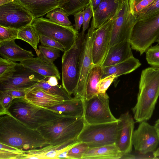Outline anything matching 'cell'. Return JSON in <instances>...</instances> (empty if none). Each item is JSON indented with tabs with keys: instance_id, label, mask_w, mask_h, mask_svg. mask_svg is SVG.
Here are the masks:
<instances>
[{
	"instance_id": "cell-51",
	"label": "cell",
	"mask_w": 159,
	"mask_h": 159,
	"mask_svg": "<svg viewBox=\"0 0 159 159\" xmlns=\"http://www.w3.org/2000/svg\"><path fill=\"white\" fill-rule=\"evenodd\" d=\"M156 42H157L158 43H159V37L156 40Z\"/></svg>"
},
{
	"instance_id": "cell-3",
	"label": "cell",
	"mask_w": 159,
	"mask_h": 159,
	"mask_svg": "<svg viewBox=\"0 0 159 159\" xmlns=\"http://www.w3.org/2000/svg\"><path fill=\"white\" fill-rule=\"evenodd\" d=\"M85 124L84 117L60 116L37 130L50 145L54 146L77 139Z\"/></svg>"
},
{
	"instance_id": "cell-18",
	"label": "cell",
	"mask_w": 159,
	"mask_h": 159,
	"mask_svg": "<svg viewBox=\"0 0 159 159\" xmlns=\"http://www.w3.org/2000/svg\"><path fill=\"white\" fill-rule=\"evenodd\" d=\"M25 92L24 99L35 106L44 108L58 104L65 100L61 96L39 87L27 89Z\"/></svg>"
},
{
	"instance_id": "cell-21",
	"label": "cell",
	"mask_w": 159,
	"mask_h": 159,
	"mask_svg": "<svg viewBox=\"0 0 159 159\" xmlns=\"http://www.w3.org/2000/svg\"><path fill=\"white\" fill-rule=\"evenodd\" d=\"M129 40L110 47L101 66L104 67L115 65L133 56Z\"/></svg>"
},
{
	"instance_id": "cell-15",
	"label": "cell",
	"mask_w": 159,
	"mask_h": 159,
	"mask_svg": "<svg viewBox=\"0 0 159 159\" xmlns=\"http://www.w3.org/2000/svg\"><path fill=\"white\" fill-rule=\"evenodd\" d=\"M113 18L93 31L92 57L94 65L101 66L109 50Z\"/></svg>"
},
{
	"instance_id": "cell-13",
	"label": "cell",
	"mask_w": 159,
	"mask_h": 159,
	"mask_svg": "<svg viewBox=\"0 0 159 159\" xmlns=\"http://www.w3.org/2000/svg\"><path fill=\"white\" fill-rule=\"evenodd\" d=\"M146 121L140 123L132 136V144L135 150L143 155L153 153L159 144L157 129Z\"/></svg>"
},
{
	"instance_id": "cell-50",
	"label": "cell",
	"mask_w": 159,
	"mask_h": 159,
	"mask_svg": "<svg viewBox=\"0 0 159 159\" xmlns=\"http://www.w3.org/2000/svg\"><path fill=\"white\" fill-rule=\"evenodd\" d=\"M154 126L158 130H159V119L155 122Z\"/></svg>"
},
{
	"instance_id": "cell-17",
	"label": "cell",
	"mask_w": 159,
	"mask_h": 159,
	"mask_svg": "<svg viewBox=\"0 0 159 159\" xmlns=\"http://www.w3.org/2000/svg\"><path fill=\"white\" fill-rule=\"evenodd\" d=\"M80 142L76 139L59 145H50L39 149L20 151L17 159H58L61 153L68 151Z\"/></svg>"
},
{
	"instance_id": "cell-6",
	"label": "cell",
	"mask_w": 159,
	"mask_h": 159,
	"mask_svg": "<svg viewBox=\"0 0 159 159\" xmlns=\"http://www.w3.org/2000/svg\"><path fill=\"white\" fill-rule=\"evenodd\" d=\"M118 119L112 122L94 124H85L77 139L87 143L89 148L115 143L117 136Z\"/></svg>"
},
{
	"instance_id": "cell-37",
	"label": "cell",
	"mask_w": 159,
	"mask_h": 159,
	"mask_svg": "<svg viewBox=\"0 0 159 159\" xmlns=\"http://www.w3.org/2000/svg\"><path fill=\"white\" fill-rule=\"evenodd\" d=\"M0 159H17L20 150L0 143Z\"/></svg>"
},
{
	"instance_id": "cell-20",
	"label": "cell",
	"mask_w": 159,
	"mask_h": 159,
	"mask_svg": "<svg viewBox=\"0 0 159 159\" xmlns=\"http://www.w3.org/2000/svg\"><path fill=\"white\" fill-rule=\"evenodd\" d=\"M123 0H102L93 13L91 26L96 29L112 18Z\"/></svg>"
},
{
	"instance_id": "cell-26",
	"label": "cell",
	"mask_w": 159,
	"mask_h": 159,
	"mask_svg": "<svg viewBox=\"0 0 159 159\" xmlns=\"http://www.w3.org/2000/svg\"><path fill=\"white\" fill-rule=\"evenodd\" d=\"M141 65L139 60L134 56L115 65L102 67V79L108 75L115 74L118 77L123 75L129 73Z\"/></svg>"
},
{
	"instance_id": "cell-36",
	"label": "cell",
	"mask_w": 159,
	"mask_h": 159,
	"mask_svg": "<svg viewBox=\"0 0 159 159\" xmlns=\"http://www.w3.org/2000/svg\"><path fill=\"white\" fill-rule=\"evenodd\" d=\"M145 52L148 63L152 66L159 67V44L151 46Z\"/></svg>"
},
{
	"instance_id": "cell-34",
	"label": "cell",
	"mask_w": 159,
	"mask_h": 159,
	"mask_svg": "<svg viewBox=\"0 0 159 159\" xmlns=\"http://www.w3.org/2000/svg\"><path fill=\"white\" fill-rule=\"evenodd\" d=\"M159 14V0H155L148 7L135 15L137 21L147 19Z\"/></svg>"
},
{
	"instance_id": "cell-30",
	"label": "cell",
	"mask_w": 159,
	"mask_h": 159,
	"mask_svg": "<svg viewBox=\"0 0 159 159\" xmlns=\"http://www.w3.org/2000/svg\"><path fill=\"white\" fill-rule=\"evenodd\" d=\"M90 1V0H66V3L61 8L69 16L84 10L89 5Z\"/></svg>"
},
{
	"instance_id": "cell-8",
	"label": "cell",
	"mask_w": 159,
	"mask_h": 159,
	"mask_svg": "<svg viewBox=\"0 0 159 159\" xmlns=\"http://www.w3.org/2000/svg\"><path fill=\"white\" fill-rule=\"evenodd\" d=\"M32 24L39 34L53 39L61 44L64 52L72 46L79 33L72 25H61L42 17L34 19Z\"/></svg>"
},
{
	"instance_id": "cell-23",
	"label": "cell",
	"mask_w": 159,
	"mask_h": 159,
	"mask_svg": "<svg viewBox=\"0 0 159 159\" xmlns=\"http://www.w3.org/2000/svg\"><path fill=\"white\" fill-rule=\"evenodd\" d=\"M15 40L0 42V54L2 58L20 62L34 57L31 51L21 48L16 43Z\"/></svg>"
},
{
	"instance_id": "cell-43",
	"label": "cell",
	"mask_w": 159,
	"mask_h": 159,
	"mask_svg": "<svg viewBox=\"0 0 159 159\" xmlns=\"http://www.w3.org/2000/svg\"><path fill=\"white\" fill-rule=\"evenodd\" d=\"M84 22L83 24L82 31L83 33L88 29L91 18L93 16V12L89 5L84 10Z\"/></svg>"
},
{
	"instance_id": "cell-11",
	"label": "cell",
	"mask_w": 159,
	"mask_h": 159,
	"mask_svg": "<svg viewBox=\"0 0 159 159\" xmlns=\"http://www.w3.org/2000/svg\"><path fill=\"white\" fill-rule=\"evenodd\" d=\"M34 18L19 0L0 6V25L20 30L32 23Z\"/></svg>"
},
{
	"instance_id": "cell-2",
	"label": "cell",
	"mask_w": 159,
	"mask_h": 159,
	"mask_svg": "<svg viewBox=\"0 0 159 159\" xmlns=\"http://www.w3.org/2000/svg\"><path fill=\"white\" fill-rule=\"evenodd\" d=\"M159 96V67L147 68L141 72L137 102L132 109L136 122L150 119Z\"/></svg>"
},
{
	"instance_id": "cell-31",
	"label": "cell",
	"mask_w": 159,
	"mask_h": 159,
	"mask_svg": "<svg viewBox=\"0 0 159 159\" xmlns=\"http://www.w3.org/2000/svg\"><path fill=\"white\" fill-rule=\"evenodd\" d=\"M68 16L66 12L60 8L53 10L46 15V17L53 22L63 26H70L71 25V23Z\"/></svg>"
},
{
	"instance_id": "cell-12",
	"label": "cell",
	"mask_w": 159,
	"mask_h": 159,
	"mask_svg": "<svg viewBox=\"0 0 159 159\" xmlns=\"http://www.w3.org/2000/svg\"><path fill=\"white\" fill-rule=\"evenodd\" d=\"M95 30L91 26L85 35L80 57L79 80L76 90L73 94L75 97L84 100L88 79L94 66L92 48Z\"/></svg>"
},
{
	"instance_id": "cell-40",
	"label": "cell",
	"mask_w": 159,
	"mask_h": 159,
	"mask_svg": "<svg viewBox=\"0 0 159 159\" xmlns=\"http://www.w3.org/2000/svg\"><path fill=\"white\" fill-rule=\"evenodd\" d=\"M115 74H113L106 76L99 81L98 88L99 93H105L114 80L117 78Z\"/></svg>"
},
{
	"instance_id": "cell-46",
	"label": "cell",
	"mask_w": 159,
	"mask_h": 159,
	"mask_svg": "<svg viewBox=\"0 0 159 159\" xmlns=\"http://www.w3.org/2000/svg\"><path fill=\"white\" fill-rule=\"evenodd\" d=\"M102 0H90L89 5L93 13L97 9Z\"/></svg>"
},
{
	"instance_id": "cell-4",
	"label": "cell",
	"mask_w": 159,
	"mask_h": 159,
	"mask_svg": "<svg viewBox=\"0 0 159 159\" xmlns=\"http://www.w3.org/2000/svg\"><path fill=\"white\" fill-rule=\"evenodd\" d=\"M27 127L37 129L61 116L54 111L35 106L25 99L15 98L6 111Z\"/></svg>"
},
{
	"instance_id": "cell-14",
	"label": "cell",
	"mask_w": 159,
	"mask_h": 159,
	"mask_svg": "<svg viewBox=\"0 0 159 159\" xmlns=\"http://www.w3.org/2000/svg\"><path fill=\"white\" fill-rule=\"evenodd\" d=\"M16 71L9 77L0 80V90L13 89H26L37 84L44 77L18 63Z\"/></svg>"
},
{
	"instance_id": "cell-27",
	"label": "cell",
	"mask_w": 159,
	"mask_h": 159,
	"mask_svg": "<svg viewBox=\"0 0 159 159\" xmlns=\"http://www.w3.org/2000/svg\"><path fill=\"white\" fill-rule=\"evenodd\" d=\"M102 74V67L101 66H93L88 79L84 100L89 99L99 93L98 86Z\"/></svg>"
},
{
	"instance_id": "cell-52",
	"label": "cell",
	"mask_w": 159,
	"mask_h": 159,
	"mask_svg": "<svg viewBox=\"0 0 159 159\" xmlns=\"http://www.w3.org/2000/svg\"><path fill=\"white\" fill-rule=\"evenodd\" d=\"M158 134H159V130H158Z\"/></svg>"
},
{
	"instance_id": "cell-9",
	"label": "cell",
	"mask_w": 159,
	"mask_h": 159,
	"mask_svg": "<svg viewBox=\"0 0 159 159\" xmlns=\"http://www.w3.org/2000/svg\"><path fill=\"white\" fill-rule=\"evenodd\" d=\"M112 18L109 48L119 43L129 40L132 30L137 22L135 16L130 12L129 0H123Z\"/></svg>"
},
{
	"instance_id": "cell-47",
	"label": "cell",
	"mask_w": 159,
	"mask_h": 159,
	"mask_svg": "<svg viewBox=\"0 0 159 159\" xmlns=\"http://www.w3.org/2000/svg\"><path fill=\"white\" fill-rule=\"evenodd\" d=\"M58 79L55 76H52L47 78V81L52 86H56L58 85Z\"/></svg>"
},
{
	"instance_id": "cell-28",
	"label": "cell",
	"mask_w": 159,
	"mask_h": 159,
	"mask_svg": "<svg viewBox=\"0 0 159 159\" xmlns=\"http://www.w3.org/2000/svg\"><path fill=\"white\" fill-rule=\"evenodd\" d=\"M17 39L30 44L34 50L37 56L39 55L40 52L37 46L39 42V34L32 24L19 30Z\"/></svg>"
},
{
	"instance_id": "cell-24",
	"label": "cell",
	"mask_w": 159,
	"mask_h": 159,
	"mask_svg": "<svg viewBox=\"0 0 159 159\" xmlns=\"http://www.w3.org/2000/svg\"><path fill=\"white\" fill-rule=\"evenodd\" d=\"M20 63L23 67L44 77L54 76L60 80V73L55 65L47 63L38 57L24 60Z\"/></svg>"
},
{
	"instance_id": "cell-1",
	"label": "cell",
	"mask_w": 159,
	"mask_h": 159,
	"mask_svg": "<svg viewBox=\"0 0 159 159\" xmlns=\"http://www.w3.org/2000/svg\"><path fill=\"white\" fill-rule=\"evenodd\" d=\"M0 143L24 151L50 145L38 130L27 127L7 113H0Z\"/></svg>"
},
{
	"instance_id": "cell-5",
	"label": "cell",
	"mask_w": 159,
	"mask_h": 159,
	"mask_svg": "<svg viewBox=\"0 0 159 159\" xmlns=\"http://www.w3.org/2000/svg\"><path fill=\"white\" fill-rule=\"evenodd\" d=\"M85 34L79 33L75 42L62 57V86L71 96L75 92L80 73V55Z\"/></svg>"
},
{
	"instance_id": "cell-49",
	"label": "cell",
	"mask_w": 159,
	"mask_h": 159,
	"mask_svg": "<svg viewBox=\"0 0 159 159\" xmlns=\"http://www.w3.org/2000/svg\"><path fill=\"white\" fill-rule=\"evenodd\" d=\"M142 0H129V5H131L135 4Z\"/></svg>"
},
{
	"instance_id": "cell-42",
	"label": "cell",
	"mask_w": 159,
	"mask_h": 159,
	"mask_svg": "<svg viewBox=\"0 0 159 159\" xmlns=\"http://www.w3.org/2000/svg\"><path fill=\"white\" fill-rule=\"evenodd\" d=\"M155 0H142L135 4L129 5L130 12L135 15L148 7Z\"/></svg>"
},
{
	"instance_id": "cell-22",
	"label": "cell",
	"mask_w": 159,
	"mask_h": 159,
	"mask_svg": "<svg viewBox=\"0 0 159 159\" xmlns=\"http://www.w3.org/2000/svg\"><path fill=\"white\" fill-rule=\"evenodd\" d=\"M61 116L80 117L84 116V100L75 97L47 108Z\"/></svg>"
},
{
	"instance_id": "cell-16",
	"label": "cell",
	"mask_w": 159,
	"mask_h": 159,
	"mask_svg": "<svg viewBox=\"0 0 159 159\" xmlns=\"http://www.w3.org/2000/svg\"><path fill=\"white\" fill-rule=\"evenodd\" d=\"M118 119L119 129L115 144L123 155L131 153L133 146L134 120L128 112L121 114Z\"/></svg>"
},
{
	"instance_id": "cell-19",
	"label": "cell",
	"mask_w": 159,
	"mask_h": 159,
	"mask_svg": "<svg viewBox=\"0 0 159 159\" xmlns=\"http://www.w3.org/2000/svg\"><path fill=\"white\" fill-rule=\"evenodd\" d=\"M34 19L40 17L57 8H61L66 0H19Z\"/></svg>"
},
{
	"instance_id": "cell-41",
	"label": "cell",
	"mask_w": 159,
	"mask_h": 159,
	"mask_svg": "<svg viewBox=\"0 0 159 159\" xmlns=\"http://www.w3.org/2000/svg\"><path fill=\"white\" fill-rule=\"evenodd\" d=\"M15 98L5 91L0 90V113L6 111Z\"/></svg>"
},
{
	"instance_id": "cell-44",
	"label": "cell",
	"mask_w": 159,
	"mask_h": 159,
	"mask_svg": "<svg viewBox=\"0 0 159 159\" xmlns=\"http://www.w3.org/2000/svg\"><path fill=\"white\" fill-rule=\"evenodd\" d=\"M73 15L75 21L74 29L79 31L83 23L84 11H81L75 13Z\"/></svg>"
},
{
	"instance_id": "cell-39",
	"label": "cell",
	"mask_w": 159,
	"mask_h": 159,
	"mask_svg": "<svg viewBox=\"0 0 159 159\" xmlns=\"http://www.w3.org/2000/svg\"><path fill=\"white\" fill-rule=\"evenodd\" d=\"M39 41L41 45L46 47L56 48L64 52L63 46L60 43L48 37L39 34Z\"/></svg>"
},
{
	"instance_id": "cell-53",
	"label": "cell",
	"mask_w": 159,
	"mask_h": 159,
	"mask_svg": "<svg viewBox=\"0 0 159 159\" xmlns=\"http://www.w3.org/2000/svg\"><path fill=\"white\" fill-rule=\"evenodd\" d=\"M15 0H14V1H15Z\"/></svg>"
},
{
	"instance_id": "cell-29",
	"label": "cell",
	"mask_w": 159,
	"mask_h": 159,
	"mask_svg": "<svg viewBox=\"0 0 159 159\" xmlns=\"http://www.w3.org/2000/svg\"><path fill=\"white\" fill-rule=\"evenodd\" d=\"M47 78L44 77L40 80L36 84L30 88L34 87L40 88L51 93L61 96L65 100H69L73 98L62 86L59 85L52 86L49 84L47 81Z\"/></svg>"
},
{
	"instance_id": "cell-25",
	"label": "cell",
	"mask_w": 159,
	"mask_h": 159,
	"mask_svg": "<svg viewBox=\"0 0 159 159\" xmlns=\"http://www.w3.org/2000/svg\"><path fill=\"white\" fill-rule=\"evenodd\" d=\"M122 156V154L114 143L89 148L82 159H121Z\"/></svg>"
},
{
	"instance_id": "cell-45",
	"label": "cell",
	"mask_w": 159,
	"mask_h": 159,
	"mask_svg": "<svg viewBox=\"0 0 159 159\" xmlns=\"http://www.w3.org/2000/svg\"><path fill=\"white\" fill-rule=\"evenodd\" d=\"M4 91L15 98H24L25 96V89H13Z\"/></svg>"
},
{
	"instance_id": "cell-35",
	"label": "cell",
	"mask_w": 159,
	"mask_h": 159,
	"mask_svg": "<svg viewBox=\"0 0 159 159\" xmlns=\"http://www.w3.org/2000/svg\"><path fill=\"white\" fill-rule=\"evenodd\" d=\"M89 147L86 143L80 142L67 151L68 159H82L83 156Z\"/></svg>"
},
{
	"instance_id": "cell-10",
	"label": "cell",
	"mask_w": 159,
	"mask_h": 159,
	"mask_svg": "<svg viewBox=\"0 0 159 159\" xmlns=\"http://www.w3.org/2000/svg\"><path fill=\"white\" fill-rule=\"evenodd\" d=\"M109 98L106 93H99L90 99L84 100V117L86 124L106 123L118 120L111 112Z\"/></svg>"
},
{
	"instance_id": "cell-33",
	"label": "cell",
	"mask_w": 159,
	"mask_h": 159,
	"mask_svg": "<svg viewBox=\"0 0 159 159\" xmlns=\"http://www.w3.org/2000/svg\"><path fill=\"white\" fill-rule=\"evenodd\" d=\"M18 63L8 59L0 58V80L5 79L16 71Z\"/></svg>"
},
{
	"instance_id": "cell-48",
	"label": "cell",
	"mask_w": 159,
	"mask_h": 159,
	"mask_svg": "<svg viewBox=\"0 0 159 159\" xmlns=\"http://www.w3.org/2000/svg\"><path fill=\"white\" fill-rule=\"evenodd\" d=\"M14 1V0H0V6Z\"/></svg>"
},
{
	"instance_id": "cell-7",
	"label": "cell",
	"mask_w": 159,
	"mask_h": 159,
	"mask_svg": "<svg viewBox=\"0 0 159 159\" xmlns=\"http://www.w3.org/2000/svg\"><path fill=\"white\" fill-rule=\"evenodd\" d=\"M159 37V14L137 21L129 39L132 49L142 55Z\"/></svg>"
},
{
	"instance_id": "cell-32",
	"label": "cell",
	"mask_w": 159,
	"mask_h": 159,
	"mask_svg": "<svg viewBox=\"0 0 159 159\" xmlns=\"http://www.w3.org/2000/svg\"><path fill=\"white\" fill-rule=\"evenodd\" d=\"M40 53L38 56L49 63L53 62L60 56V50L58 49L40 45L39 47Z\"/></svg>"
},
{
	"instance_id": "cell-38",
	"label": "cell",
	"mask_w": 159,
	"mask_h": 159,
	"mask_svg": "<svg viewBox=\"0 0 159 159\" xmlns=\"http://www.w3.org/2000/svg\"><path fill=\"white\" fill-rule=\"evenodd\" d=\"M19 30L0 25V42L17 39Z\"/></svg>"
}]
</instances>
